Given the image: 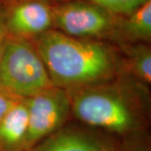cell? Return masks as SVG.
Returning a JSON list of instances; mask_svg holds the SVG:
<instances>
[{"label": "cell", "instance_id": "cell-12", "mask_svg": "<svg viewBox=\"0 0 151 151\" xmlns=\"http://www.w3.org/2000/svg\"><path fill=\"white\" fill-rule=\"evenodd\" d=\"M23 100L10 93L0 90V121L16 103Z\"/></svg>", "mask_w": 151, "mask_h": 151}, {"label": "cell", "instance_id": "cell-7", "mask_svg": "<svg viewBox=\"0 0 151 151\" xmlns=\"http://www.w3.org/2000/svg\"><path fill=\"white\" fill-rule=\"evenodd\" d=\"M27 151H116L106 139L73 129L56 131Z\"/></svg>", "mask_w": 151, "mask_h": 151}, {"label": "cell", "instance_id": "cell-4", "mask_svg": "<svg viewBox=\"0 0 151 151\" xmlns=\"http://www.w3.org/2000/svg\"><path fill=\"white\" fill-rule=\"evenodd\" d=\"M29 124L20 151H27L39 142L58 131L71 108L68 90L53 86L25 98Z\"/></svg>", "mask_w": 151, "mask_h": 151}, {"label": "cell", "instance_id": "cell-16", "mask_svg": "<svg viewBox=\"0 0 151 151\" xmlns=\"http://www.w3.org/2000/svg\"><path fill=\"white\" fill-rule=\"evenodd\" d=\"M46 1H48V0H46Z\"/></svg>", "mask_w": 151, "mask_h": 151}, {"label": "cell", "instance_id": "cell-1", "mask_svg": "<svg viewBox=\"0 0 151 151\" xmlns=\"http://www.w3.org/2000/svg\"><path fill=\"white\" fill-rule=\"evenodd\" d=\"M54 86L81 89L112 78L116 60L108 46L49 29L33 41Z\"/></svg>", "mask_w": 151, "mask_h": 151}, {"label": "cell", "instance_id": "cell-15", "mask_svg": "<svg viewBox=\"0 0 151 151\" xmlns=\"http://www.w3.org/2000/svg\"><path fill=\"white\" fill-rule=\"evenodd\" d=\"M0 9H1V7H0Z\"/></svg>", "mask_w": 151, "mask_h": 151}, {"label": "cell", "instance_id": "cell-9", "mask_svg": "<svg viewBox=\"0 0 151 151\" xmlns=\"http://www.w3.org/2000/svg\"><path fill=\"white\" fill-rule=\"evenodd\" d=\"M113 35L130 41H150L151 39V0L131 14L117 16Z\"/></svg>", "mask_w": 151, "mask_h": 151}, {"label": "cell", "instance_id": "cell-3", "mask_svg": "<svg viewBox=\"0 0 151 151\" xmlns=\"http://www.w3.org/2000/svg\"><path fill=\"white\" fill-rule=\"evenodd\" d=\"M70 101L76 117L92 127L123 134L136 125L131 105L114 90L85 87L70 96Z\"/></svg>", "mask_w": 151, "mask_h": 151}, {"label": "cell", "instance_id": "cell-2", "mask_svg": "<svg viewBox=\"0 0 151 151\" xmlns=\"http://www.w3.org/2000/svg\"><path fill=\"white\" fill-rule=\"evenodd\" d=\"M53 86L32 41L9 35L0 61V90L25 99Z\"/></svg>", "mask_w": 151, "mask_h": 151}, {"label": "cell", "instance_id": "cell-13", "mask_svg": "<svg viewBox=\"0 0 151 151\" xmlns=\"http://www.w3.org/2000/svg\"><path fill=\"white\" fill-rule=\"evenodd\" d=\"M9 36L5 24V10L0 9V61L4 54L7 40Z\"/></svg>", "mask_w": 151, "mask_h": 151}, {"label": "cell", "instance_id": "cell-8", "mask_svg": "<svg viewBox=\"0 0 151 151\" xmlns=\"http://www.w3.org/2000/svg\"><path fill=\"white\" fill-rule=\"evenodd\" d=\"M29 124L25 99L16 103L0 121V148L6 151H20Z\"/></svg>", "mask_w": 151, "mask_h": 151}, {"label": "cell", "instance_id": "cell-11", "mask_svg": "<svg viewBox=\"0 0 151 151\" xmlns=\"http://www.w3.org/2000/svg\"><path fill=\"white\" fill-rule=\"evenodd\" d=\"M100 6L115 16H125L134 12L148 0H85Z\"/></svg>", "mask_w": 151, "mask_h": 151}, {"label": "cell", "instance_id": "cell-14", "mask_svg": "<svg viewBox=\"0 0 151 151\" xmlns=\"http://www.w3.org/2000/svg\"><path fill=\"white\" fill-rule=\"evenodd\" d=\"M133 151H143V150H133Z\"/></svg>", "mask_w": 151, "mask_h": 151}, {"label": "cell", "instance_id": "cell-5", "mask_svg": "<svg viewBox=\"0 0 151 151\" xmlns=\"http://www.w3.org/2000/svg\"><path fill=\"white\" fill-rule=\"evenodd\" d=\"M117 16L85 0H65L52 6L53 26L76 38L103 37L113 35Z\"/></svg>", "mask_w": 151, "mask_h": 151}, {"label": "cell", "instance_id": "cell-6", "mask_svg": "<svg viewBox=\"0 0 151 151\" xmlns=\"http://www.w3.org/2000/svg\"><path fill=\"white\" fill-rule=\"evenodd\" d=\"M5 10V24L13 37L35 40L53 26L52 6L46 0H19Z\"/></svg>", "mask_w": 151, "mask_h": 151}, {"label": "cell", "instance_id": "cell-10", "mask_svg": "<svg viewBox=\"0 0 151 151\" xmlns=\"http://www.w3.org/2000/svg\"><path fill=\"white\" fill-rule=\"evenodd\" d=\"M129 65L138 78L150 84L151 81V52L146 45H136L129 50Z\"/></svg>", "mask_w": 151, "mask_h": 151}]
</instances>
